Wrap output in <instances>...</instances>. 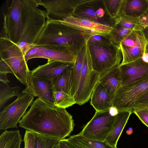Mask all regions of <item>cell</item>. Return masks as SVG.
<instances>
[{"label":"cell","mask_w":148,"mask_h":148,"mask_svg":"<svg viewBox=\"0 0 148 148\" xmlns=\"http://www.w3.org/2000/svg\"><path fill=\"white\" fill-rule=\"evenodd\" d=\"M140 29H134L125 39L120 44L123 45L128 47H131L134 46L136 42L138 30Z\"/></svg>","instance_id":"32"},{"label":"cell","mask_w":148,"mask_h":148,"mask_svg":"<svg viewBox=\"0 0 148 148\" xmlns=\"http://www.w3.org/2000/svg\"><path fill=\"white\" fill-rule=\"evenodd\" d=\"M35 148H54L61 139L34 132Z\"/></svg>","instance_id":"31"},{"label":"cell","mask_w":148,"mask_h":148,"mask_svg":"<svg viewBox=\"0 0 148 148\" xmlns=\"http://www.w3.org/2000/svg\"><path fill=\"white\" fill-rule=\"evenodd\" d=\"M134 113L141 122L148 127V109L145 108L134 110Z\"/></svg>","instance_id":"35"},{"label":"cell","mask_w":148,"mask_h":148,"mask_svg":"<svg viewBox=\"0 0 148 148\" xmlns=\"http://www.w3.org/2000/svg\"><path fill=\"white\" fill-rule=\"evenodd\" d=\"M93 70L101 75L113 67L119 65L122 59L119 46L110 42L101 43L87 41Z\"/></svg>","instance_id":"5"},{"label":"cell","mask_w":148,"mask_h":148,"mask_svg":"<svg viewBox=\"0 0 148 148\" xmlns=\"http://www.w3.org/2000/svg\"><path fill=\"white\" fill-rule=\"evenodd\" d=\"M78 6L76 9L74 16L79 18H85L104 24L108 25L107 22L99 18L97 16L96 11L97 9L93 7L84 5Z\"/></svg>","instance_id":"25"},{"label":"cell","mask_w":148,"mask_h":148,"mask_svg":"<svg viewBox=\"0 0 148 148\" xmlns=\"http://www.w3.org/2000/svg\"><path fill=\"white\" fill-rule=\"evenodd\" d=\"M88 41L97 43H104L110 42L108 36L105 37L99 35H95L90 38Z\"/></svg>","instance_id":"36"},{"label":"cell","mask_w":148,"mask_h":148,"mask_svg":"<svg viewBox=\"0 0 148 148\" xmlns=\"http://www.w3.org/2000/svg\"><path fill=\"white\" fill-rule=\"evenodd\" d=\"M87 41L79 86L74 97L76 104L79 105L90 99L101 76L92 69Z\"/></svg>","instance_id":"9"},{"label":"cell","mask_w":148,"mask_h":148,"mask_svg":"<svg viewBox=\"0 0 148 148\" xmlns=\"http://www.w3.org/2000/svg\"><path fill=\"white\" fill-rule=\"evenodd\" d=\"M96 14L97 17L100 18L104 16L105 14V10L101 8H99L96 11Z\"/></svg>","instance_id":"40"},{"label":"cell","mask_w":148,"mask_h":148,"mask_svg":"<svg viewBox=\"0 0 148 148\" xmlns=\"http://www.w3.org/2000/svg\"><path fill=\"white\" fill-rule=\"evenodd\" d=\"M73 148H117L104 141H96L86 138L78 134L66 139Z\"/></svg>","instance_id":"22"},{"label":"cell","mask_w":148,"mask_h":148,"mask_svg":"<svg viewBox=\"0 0 148 148\" xmlns=\"http://www.w3.org/2000/svg\"><path fill=\"white\" fill-rule=\"evenodd\" d=\"M73 66L49 81L53 92L61 91L71 95Z\"/></svg>","instance_id":"20"},{"label":"cell","mask_w":148,"mask_h":148,"mask_svg":"<svg viewBox=\"0 0 148 148\" xmlns=\"http://www.w3.org/2000/svg\"><path fill=\"white\" fill-rule=\"evenodd\" d=\"M121 86H125L148 75V62L140 58L119 66Z\"/></svg>","instance_id":"13"},{"label":"cell","mask_w":148,"mask_h":148,"mask_svg":"<svg viewBox=\"0 0 148 148\" xmlns=\"http://www.w3.org/2000/svg\"><path fill=\"white\" fill-rule=\"evenodd\" d=\"M74 64L51 60L38 66L31 71L32 77L49 81L62 72L72 66Z\"/></svg>","instance_id":"14"},{"label":"cell","mask_w":148,"mask_h":148,"mask_svg":"<svg viewBox=\"0 0 148 148\" xmlns=\"http://www.w3.org/2000/svg\"><path fill=\"white\" fill-rule=\"evenodd\" d=\"M19 126L48 136L63 139L69 136L75 124L66 109L59 108L39 98L19 122Z\"/></svg>","instance_id":"2"},{"label":"cell","mask_w":148,"mask_h":148,"mask_svg":"<svg viewBox=\"0 0 148 148\" xmlns=\"http://www.w3.org/2000/svg\"><path fill=\"white\" fill-rule=\"evenodd\" d=\"M109 112L110 114L113 116H115L119 113L118 110L112 106L110 108Z\"/></svg>","instance_id":"42"},{"label":"cell","mask_w":148,"mask_h":148,"mask_svg":"<svg viewBox=\"0 0 148 148\" xmlns=\"http://www.w3.org/2000/svg\"><path fill=\"white\" fill-rule=\"evenodd\" d=\"M109 109L104 111H96L92 119L79 134L91 140L104 141L110 131L116 116L110 114Z\"/></svg>","instance_id":"10"},{"label":"cell","mask_w":148,"mask_h":148,"mask_svg":"<svg viewBox=\"0 0 148 148\" xmlns=\"http://www.w3.org/2000/svg\"><path fill=\"white\" fill-rule=\"evenodd\" d=\"M24 148H35V138L34 133L26 130L24 137Z\"/></svg>","instance_id":"33"},{"label":"cell","mask_w":148,"mask_h":148,"mask_svg":"<svg viewBox=\"0 0 148 148\" xmlns=\"http://www.w3.org/2000/svg\"><path fill=\"white\" fill-rule=\"evenodd\" d=\"M142 58L144 62H148V43L146 46Z\"/></svg>","instance_id":"41"},{"label":"cell","mask_w":148,"mask_h":148,"mask_svg":"<svg viewBox=\"0 0 148 148\" xmlns=\"http://www.w3.org/2000/svg\"><path fill=\"white\" fill-rule=\"evenodd\" d=\"M21 88L18 86L11 87L8 84H0V108L1 109L4 105L12 98L18 96Z\"/></svg>","instance_id":"29"},{"label":"cell","mask_w":148,"mask_h":148,"mask_svg":"<svg viewBox=\"0 0 148 148\" xmlns=\"http://www.w3.org/2000/svg\"><path fill=\"white\" fill-rule=\"evenodd\" d=\"M34 99L33 95L21 92L13 102L4 107L0 113V130L17 128V124L32 104Z\"/></svg>","instance_id":"8"},{"label":"cell","mask_w":148,"mask_h":148,"mask_svg":"<svg viewBox=\"0 0 148 148\" xmlns=\"http://www.w3.org/2000/svg\"><path fill=\"white\" fill-rule=\"evenodd\" d=\"M54 104L57 107L66 109L76 103L71 95L61 91L53 92Z\"/></svg>","instance_id":"28"},{"label":"cell","mask_w":148,"mask_h":148,"mask_svg":"<svg viewBox=\"0 0 148 148\" xmlns=\"http://www.w3.org/2000/svg\"><path fill=\"white\" fill-rule=\"evenodd\" d=\"M54 148H60L59 147V145H58V144H57V145H56L55 146V147H54Z\"/></svg>","instance_id":"44"},{"label":"cell","mask_w":148,"mask_h":148,"mask_svg":"<svg viewBox=\"0 0 148 148\" xmlns=\"http://www.w3.org/2000/svg\"><path fill=\"white\" fill-rule=\"evenodd\" d=\"M134 29L118 25H114L113 29L108 37L111 43L119 47L122 41Z\"/></svg>","instance_id":"26"},{"label":"cell","mask_w":148,"mask_h":148,"mask_svg":"<svg viewBox=\"0 0 148 148\" xmlns=\"http://www.w3.org/2000/svg\"><path fill=\"white\" fill-rule=\"evenodd\" d=\"M119 65L107 71L101 75L99 80V82L105 88L112 100L118 88L121 86Z\"/></svg>","instance_id":"17"},{"label":"cell","mask_w":148,"mask_h":148,"mask_svg":"<svg viewBox=\"0 0 148 148\" xmlns=\"http://www.w3.org/2000/svg\"><path fill=\"white\" fill-rule=\"evenodd\" d=\"M22 141L19 130H6L0 135V148H21Z\"/></svg>","instance_id":"23"},{"label":"cell","mask_w":148,"mask_h":148,"mask_svg":"<svg viewBox=\"0 0 148 148\" xmlns=\"http://www.w3.org/2000/svg\"><path fill=\"white\" fill-rule=\"evenodd\" d=\"M36 0H13L3 12L5 37L16 45L25 56L34 44L46 22V11Z\"/></svg>","instance_id":"1"},{"label":"cell","mask_w":148,"mask_h":148,"mask_svg":"<svg viewBox=\"0 0 148 148\" xmlns=\"http://www.w3.org/2000/svg\"><path fill=\"white\" fill-rule=\"evenodd\" d=\"M105 12L112 20L114 22L119 16L123 0H102Z\"/></svg>","instance_id":"27"},{"label":"cell","mask_w":148,"mask_h":148,"mask_svg":"<svg viewBox=\"0 0 148 148\" xmlns=\"http://www.w3.org/2000/svg\"><path fill=\"white\" fill-rule=\"evenodd\" d=\"M7 74L5 73H0V82H3L4 84H8L10 82L7 77Z\"/></svg>","instance_id":"39"},{"label":"cell","mask_w":148,"mask_h":148,"mask_svg":"<svg viewBox=\"0 0 148 148\" xmlns=\"http://www.w3.org/2000/svg\"><path fill=\"white\" fill-rule=\"evenodd\" d=\"M148 104V91L144 94L136 102L134 105L132 112L134 110L142 109Z\"/></svg>","instance_id":"34"},{"label":"cell","mask_w":148,"mask_h":148,"mask_svg":"<svg viewBox=\"0 0 148 148\" xmlns=\"http://www.w3.org/2000/svg\"><path fill=\"white\" fill-rule=\"evenodd\" d=\"M132 113L129 110L119 112L115 116L110 131L104 142L112 147L117 148L118 140Z\"/></svg>","instance_id":"16"},{"label":"cell","mask_w":148,"mask_h":148,"mask_svg":"<svg viewBox=\"0 0 148 148\" xmlns=\"http://www.w3.org/2000/svg\"><path fill=\"white\" fill-rule=\"evenodd\" d=\"M33 81L38 97L45 102L54 105L53 91L49 81L33 77Z\"/></svg>","instance_id":"24"},{"label":"cell","mask_w":148,"mask_h":148,"mask_svg":"<svg viewBox=\"0 0 148 148\" xmlns=\"http://www.w3.org/2000/svg\"><path fill=\"white\" fill-rule=\"evenodd\" d=\"M148 11V0H123L120 14L140 18Z\"/></svg>","instance_id":"19"},{"label":"cell","mask_w":148,"mask_h":148,"mask_svg":"<svg viewBox=\"0 0 148 148\" xmlns=\"http://www.w3.org/2000/svg\"><path fill=\"white\" fill-rule=\"evenodd\" d=\"M79 49L58 44L36 45L27 53L25 58L27 62L32 58H41L74 64Z\"/></svg>","instance_id":"7"},{"label":"cell","mask_w":148,"mask_h":148,"mask_svg":"<svg viewBox=\"0 0 148 148\" xmlns=\"http://www.w3.org/2000/svg\"><path fill=\"white\" fill-rule=\"evenodd\" d=\"M148 108V107L147 108Z\"/></svg>","instance_id":"45"},{"label":"cell","mask_w":148,"mask_h":148,"mask_svg":"<svg viewBox=\"0 0 148 148\" xmlns=\"http://www.w3.org/2000/svg\"><path fill=\"white\" fill-rule=\"evenodd\" d=\"M142 30L145 38L148 40V26L143 27Z\"/></svg>","instance_id":"43"},{"label":"cell","mask_w":148,"mask_h":148,"mask_svg":"<svg viewBox=\"0 0 148 148\" xmlns=\"http://www.w3.org/2000/svg\"><path fill=\"white\" fill-rule=\"evenodd\" d=\"M46 10L47 19L62 21L74 16L76 8L92 0H36Z\"/></svg>","instance_id":"11"},{"label":"cell","mask_w":148,"mask_h":148,"mask_svg":"<svg viewBox=\"0 0 148 148\" xmlns=\"http://www.w3.org/2000/svg\"><path fill=\"white\" fill-rule=\"evenodd\" d=\"M148 43V40L145 38L142 29H139L137 40L134 46L128 47L120 44L122 56L120 64H126L142 58Z\"/></svg>","instance_id":"15"},{"label":"cell","mask_w":148,"mask_h":148,"mask_svg":"<svg viewBox=\"0 0 148 148\" xmlns=\"http://www.w3.org/2000/svg\"><path fill=\"white\" fill-rule=\"evenodd\" d=\"M59 21L65 25L81 32L88 40L95 35L108 36L113 29L114 26L104 24L73 16Z\"/></svg>","instance_id":"12"},{"label":"cell","mask_w":148,"mask_h":148,"mask_svg":"<svg viewBox=\"0 0 148 148\" xmlns=\"http://www.w3.org/2000/svg\"><path fill=\"white\" fill-rule=\"evenodd\" d=\"M87 40L81 32L65 25L59 21L46 19L34 46L58 44L79 49Z\"/></svg>","instance_id":"4"},{"label":"cell","mask_w":148,"mask_h":148,"mask_svg":"<svg viewBox=\"0 0 148 148\" xmlns=\"http://www.w3.org/2000/svg\"><path fill=\"white\" fill-rule=\"evenodd\" d=\"M90 104L96 111L109 109L112 107L110 96L104 87L98 82L90 97Z\"/></svg>","instance_id":"18"},{"label":"cell","mask_w":148,"mask_h":148,"mask_svg":"<svg viewBox=\"0 0 148 148\" xmlns=\"http://www.w3.org/2000/svg\"><path fill=\"white\" fill-rule=\"evenodd\" d=\"M115 25H118L127 28L134 29H142L140 18H135L120 14L114 21Z\"/></svg>","instance_id":"30"},{"label":"cell","mask_w":148,"mask_h":148,"mask_svg":"<svg viewBox=\"0 0 148 148\" xmlns=\"http://www.w3.org/2000/svg\"><path fill=\"white\" fill-rule=\"evenodd\" d=\"M0 56V61L8 65L17 79L26 86L22 92L35 95L36 92L31 71L19 47L8 38L1 37Z\"/></svg>","instance_id":"3"},{"label":"cell","mask_w":148,"mask_h":148,"mask_svg":"<svg viewBox=\"0 0 148 148\" xmlns=\"http://www.w3.org/2000/svg\"><path fill=\"white\" fill-rule=\"evenodd\" d=\"M147 91L148 75L130 84L120 86L112 100V106L116 108L119 112L129 110L132 112L135 103Z\"/></svg>","instance_id":"6"},{"label":"cell","mask_w":148,"mask_h":148,"mask_svg":"<svg viewBox=\"0 0 148 148\" xmlns=\"http://www.w3.org/2000/svg\"><path fill=\"white\" fill-rule=\"evenodd\" d=\"M58 145L60 148H73L66 139L60 140Z\"/></svg>","instance_id":"37"},{"label":"cell","mask_w":148,"mask_h":148,"mask_svg":"<svg viewBox=\"0 0 148 148\" xmlns=\"http://www.w3.org/2000/svg\"><path fill=\"white\" fill-rule=\"evenodd\" d=\"M87 40L79 48L75 63L73 66L71 95L74 98L78 88L85 54Z\"/></svg>","instance_id":"21"},{"label":"cell","mask_w":148,"mask_h":148,"mask_svg":"<svg viewBox=\"0 0 148 148\" xmlns=\"http://www.w3.org/2000/svg\"><path fill=\"white\" fill-rule=\"evenodd\" d=\"M140 19L142 23V28L148 26V11L145 15L140 18Z\"/></svg>","instance_id":"38"}]
</instances>
